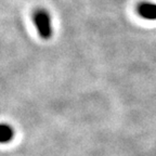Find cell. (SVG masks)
Wrapping results in <instances>:
<instances>
[{
    "mask_svg": "<svg viewBox=\"0 0 156 156\" xmlns=\"http://www.w3.org/2000/svg\"><path fill=\"white\" fill-rule=\"evenodd\" d=\"M32 19L39 37L44 40H49L51 38L53 35V27L51 24V16L48 11L39 8L34 11Z\"/></svg>",
    "mask_w": 156,
    "mask_h": 156,
    "instance_id": "6da1fadb",
    "label": "cell"
},
{
    "mask_svg": "<svg viewBox=\"0 0 156 156\" xmlns=\"http://www.w3.org/2000/svg\"><path fill=\"white\" fill-rule=\"evenodd\" d=\"M13 136H14V130L9 124L2 122L0 126V142L1 144L9 143L12 141Z\"/></svg>",
    "mask_w": 156,
    "mask_h": 156,
    "instance_id": "3957f363",
    "label": "cell"
},
{
    "mask_svg": "<svg viewBox=\"0 0 156 156\" xmlns=\"http://www.w3.org/2000/svg\"><path fill=\"white\" fill-rule=\"evenodd\" d=\"M136 12L143 20L156 21V3L141 2L136 7Z\"/></svg>",
    "mask_w": 156,
    "mask_h": 156,
    "instance_id": "7a4b0ae2",
    "label": "cell"
}]
</instances>
